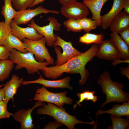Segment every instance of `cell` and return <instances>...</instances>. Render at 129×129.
<instances>
[{"label": "cell", "instance_id": "1", "mask_svg": "<svg viewBox=\"0 0 129 129\" xmlns=\"http://www.w3.org/2000/svg\"><path fill=\"white\" fill-rule=\"evenodd\" d=\"M98 47L97 44H92L87 51L70 59L63 65L59 66H47L41 71L45 77L52 79L60 77L64 73H79L81 78L79 83L82 85L85 83L89 75L88 70L85 68L86 66L96 56Z\"/></svg>", "mask_w": 129, "mask_h": 129}, {"label": "cell", "instance_id": "2", "mask_svg": "<svg viewBox=\"0 0 129 129\" xmlns=\"http://www.w3.org/2000/svg\"><path fill=\"white\" fill-rule=\"evenodd\" d=\"M97 83L101 86L102 92L106 94V101L101 105V108L108 103L129 102V93L123 91L124 85L122 82L113 81L108 71H104L100 75Z\"/></svg>", "mask_w": 129, "mask_h": 129}, {"label": "cell", "instance_id": "3", "mask_svg": "<svg viewBox=\"0 0 129 129\" xmlns=\"http://www.w3.org/2000/svg\"><path fill=\"white\" fill-rule=\"evenodd\" d=\"M38 115H46L53 117L55 120L65 125L69 129H75V125L85 124L94 125L95 122H85L78 120L76 116L67 113L63 107H58L53 103L47 102V104L43 103L37 110Z\"/></svg>", "mask_w": 129, "mask_h": 129}, {"label": "cell", "instance_id": "4", "mask_svg": "<svg viewBox=\"0 0 129 129\" xmlns=\"http://www.w3.org/2000/svg\"><path fill=\"white\" fill-rule=\"evenodd\" d=\"M9 59L16 64L15 67L16 70L24 68L28 74L32 75L35 73L39 74V70L41 71L44 67L49 65L46 61L40 62L37 61L33 54L29 52L23 53L15 49L11 51Z\"/></svg>", "mask_w": 129, "mask_h": 129}, {"label": "cell", "instance_id": "5", "mask_svg": "<svg viewBox=\"0 0 129 129\" xmlns=\"http://www.w3.org/2000/svg\"><path fill=\"white\" fill-rule=\"evenodd\" d=\"M56 38L53 46L57 55L55 66H59L65 63L69 59L81 54V52L75 48L70 41H66L56 34Z\"/></svg>", "mask_w": 129, "mask_h": 129}, {"label": "cell", "instance_id": "6", "mask_svg": "<svg viewBox=\"0 0 129 129\" xmlns=\"http://www.w3.org/2000/svg\"><path fill=\"white\" fill-rule=\"evenodd\" d=\"M22 42L25 44L26 50L35 55V58L37 61L43 62L45 60L49 64H54V59L51 56L46 46V41L44 37L37 40L25 38Z\"/></svg>", "mask_w": 129, "mask_h": 129}, {"label": "cell", "instance_id": "7", "mask_svg": "<svg viewBox=\"0 0 129 129\" xmlns=\"http://www.w3.org/2000/svg\"><path fill=\"white\" fill-rule=\"evenodd\" d=\"M67 93V91L57 93L51 92L43 86L36 90L33 100L54 103L58 107H62L65 104H72L73 100L66 96Z\"/></svg>", "mask_w": 129, "mask_h": 129}, {"label": "cell", "instance_id": "8", "mask_svg": "<svg viewBox=\"0 0 129 129\" xmlns=\"http://www.w3.org/2000/svg\"><path fill=\"white\" fill-rule=\"evenodd\" d=\"M47 21L49 22V24L43 27L38 25L32 19L31 21L30 24H28V25L34 28L38 34L43 35L46 40V44L48 46L51 47L53 46L54 43L56 40L54 31H58L60 30L61 24L53 17H49Z\"/></svg>", "mask_w": 129, "mask_h": 129}, {"label": "cell", "instance_id": "9", "mask_svg": "<svg viewBox=\"0 0 129 129\" xmlns=\"http://www.w3.org/2000/svg\"><path fill=\"white\" fill-rule=\"evenodd\" d=\"M60 12L59 11L57 10H48L40 5L34 9L29 8L17 11L16 16L12 21L18 25L26 24L34 17L38 15L49 13L59 14Z\"/></svg>", "mask_w": 129, "mask_h": 129}, {"label": "cell", "instance_id": "10", "mask_svg": "<svg viewBox=\"0 0 129 129\" xmlns=\"http://www.w3.org/2000/svg\"><path fill=\"white\" fill-rule=\"evenodd\" d=\"M61 13L68 19L78 20L86 17L89 12L87 6L82 2L77 1L63 5Z\"/></svg>", "mask_w": 129, "mask_h": 129}, {"label": "cell", "instance_id": "11", "mask_svg": "<svg viewBox=\"0 0 129 129\" xmlns=\"http://www.w3.org/2000/svg\"><path fill=\"white\" fill-rule=\"evenodd\" d=\"M43 103V102L37 101L32 108H29L26 110L22 109L13 114V119L21 124L20 129H32L35 128V124L32 123L31 113L33 109L41 106Z\"/></svg>", "mask_w": 129, "mask_h": 129}, {"label": "cell", "instance_id": "12", "mask_svg": "<svg viewBox=\"0 0 129 129\" xmlns=\"http://www.w3.org/2000/svg\"><path fill=\"white\" fill-rule=\"evenodd\" d=\"M10 25L11 28V34L22 42L25 38L33 40H37L43 37L42 35L38 34L37 30L32 27H22L12 20Z\"/></svg>", "mask_w": 129, "mask_h": 129}, {"label": "cell", "instance_id": "13", "mask_svg": "<svg viewBox=\"0 0 129 129\" xmlns=\"http://www.w3.org/2000/svg\"><path fill=\"white\" fill-rule=\"evenodd\" d=\"M38 79L31 81H23L21 83L23 85H27L31 84H38L43 85L45 87L54 88H67L72 90L73 87L70 85V82L71 78L67 76L63 79L57 80H49L44 79L40 73Z\"/></svg>", "mask_w": 129, "mask_h": 129}, {"label": "cell", "instance_id": "14", "mask_svg": "<svg viewBox=\"0 0 129 129\" xmlns=\"http://www.w3.org/2000/svg\"><path fill=\"white\" fill-rule=\"evenodd\" d=\"M96 56L100 59L110 61L121 58V56L111 43L110 39L103 41L99 44Z\"/></svg>", "mask_w": 129, "mask_h": 129}, {"label": "cell", "instance_id": "15", "mask_svg": "<svg viewBox=\"0 0 129 129\" xmlns=\"http://www.w3.org/2000/svg\"><path fill=\"white\" fill-rule=\"evenodd\" d=\"M125 0H113L112 7L107 14L101 16V26L103 30L109 27L114 18L124 9Z\"/></svg>", "mask_w": 129, "mask_h": 129}, {"label": "cell", "instance_id": "16", "mask_svg": "<svg viewBox=\"0 0 129 129\" xmlns=\"http://www.w3.org/2000/svg\"><path fill=\"white\" fill-rule=\"evenodd\" d=\"M23 81L22 78L19 77L16 74L13 75L11 79L7 81L3 88L5 95L4 100L6 103L12 99L14 102V96L16 94L18 88L21 86Z\"/></svg>", "mask_w": 129, "mask_h": 129}, {"label": "cell", "instance_id": "17", "mask_svg": "<svg viewBox=\"0 0 129 129\" xmlns=\"http://www.w3.org/2000/svg\"><path fill=\"white\" fill-rule=\"evenodd\" d=\"M108 0H83V3L91 11L92 19L95 21L98 27L101 26V12L104 4Z\"/></svg>", "mask_w": 129, "mask_h": 129}, {"label": "cell", "instance_id": "18", "mask_svg": "<svg viewBox=\"0 0 129 129\" xmlns=\"http://www.w3.org/2000/svg\"><path fill=\"white\" fill-rule=\"evenodd\" d=\"M111 43L120 54L121 58L124 60L129 59V47L117 32L110 34Z\"/></svg>", "mask_w": 129, "mask_h": 129}, {"label": "cell", "instance_id": "19", "mask_svg": "<svg viewBox=\"0 0 129 129\" xmlns=\"http://www.w3.org/2000/svg\"><path fill=\"white\" fill-rule=\"evenodd\" d=\"M129 27V14L124 11H121L113 19L109 27L112 32L118 33Z\"/></svg>", "mask_w": 129, "mask_h": 129}, {"label": "cell", "instance_id": "20", "mask_svg": "<svg viewBox=\"0 0 129 129\" xmlns=\"http://www.w3.org/2000/svg\"><path fill=\"white\" fill-rule=\"evenodd\" d=\"M122 104L119 105L118 103L113 106L112 108L106 111H102L101 109L97 110L96 113V116L98 115L108 113L117 117L126 116L129 118V102H122Z\"/></svg>", "mask_w": 129, "mask_h": 129}, {"label": "cell", "instance_id": "21", "mask_svg": "<svg viewBox=\"0 0 129 129\" xmlns=\"http://www.w3.org/2000/svg\"><path fill=\"white\" fill-rule=\"evenodd\" d=\"M3 45L6 47L10 52L13 49L23 53L28 52L26 49L25 44L23 42L11 33L7 36Z\"/></svg>", "mask_w": 129, "mask_h": 129}, {"label": "cell", "instance_id": "22", "mask_svg": "<svg viewBox=\"0 0 129 129\" xmlns=\"http://www.w3.org/2000/svg\"><path fill=\"white\" fill-rule=\"evenodd\" d=\"M17 12L12 6L11 0H4V5L2 7L1 13L4 17L5 23L10 25Z\"/></svg>", "mask_w": 129, "mask_h": 129}, {"label": "cell", "instance_id": "23", "mask_svg": "<svg viewBox=\"0 0 129 129\" xmlns=\"http://www.w3.org/2000/svg\"><path fill=\"white\" fill-rule=\"evenodd\" d=\"M14 64L9 59L0 60V81L3 82L8 78L14 67Z\"/></svg>", "mask_w": 129, "mask_h": 129}, {"label": "cell", "instance_id": "24", "mask_svg": "<svg viewBox=\"0 0 129 129\" xmlns=\"http://www.w3.org/2000/svg\"><path fill=\"white\" fill-rule=\"evenodd\" d=\"M104 36L102 33L95 34L86 32L80 38L79 42L87 44L93 43L99 45L103 41Z\"/></svg>", "mask_w": 129, "mask_h": 129}, {"label": "cell", "instance_id": "25", "mask_svg": "<svg viewBox=\"0 0 129 129\" xmlns=\"http://www.w3.org/2000/svg\"><path fill=\"white\" fill-rule=\"evenodd\" d=\"M111 119L112 125L109 126L108 129H128L129 128V118L124 119L111 115Z\"/></svg>", "mask_w": 129, "mask_h": 129}, {"label": "cell", "instance_id": "26", "mask_svg": "<svg viewBox=\"0 0 129 129\" xmlns=\"http://www.w3.org/2000/svg\"><path fill=\"white\" fill-rule=\"evenodd\" d=\"M95 91H90L86 90L84 91L78 93L77 96L79 98V101H77L76 104L74 106V108L77 105L80 107L81 105V103L85 100L87 101H91L95 103L98 100L97 97L94 94Z\"/></svg>", "mask_w": 129, "mask_h": 129}, {"label": "cell", "instance_id": "27", "mask_svg": "<svg viewBox=\"0 0 129 129\" xmlns=\"http://www.w3.org/2000/svg\"><path fill=\"white\" fill-rule=\"evenodd\" d=\"M80 24L82 30L86 32L95 29L97 27L96 21L86 17L77 20Z\"/></svg>", "mask_w": 129, "mask_h": 129}, {"label": "cell", "instance_id": "28", "mask_svg": "<svg viewBox=\"0 0 129 129\" xmlns=\"http://www.w3.org/2000/svg\"><path fill=\"white\" fill-rule=\"evenodd\" d=\"M63 24L67 29V32H81L82 30V28L77 20L68 19L64 22Z\"/></svg>", "mask_w": 129, "mask_h": 129}, {"label": "cell", "instance_id": "29", "mask_svg": "<svg viewBox=\"0 0 129 129\" xmlns=\"http://www.w3.org/2000/svg\"><path fill=\"white\" fill-rule=\"evenodd\" d=\"M35 0H11L14 8L18 11L26 9L31 7Z\"/></svg>", "mask_w": 129, "mask_h": 129}, {"label": "cell", "instance_id": "30", "mask_svg": "<svg viewBox=\"0 0 129 129\" xmlns=\"http://www.w3.org/2000/svg\"><path fill=\"white\" fill-rule=\"evenodd\" d=\"M11 28L5 22H0V46L3 45L7 37L11 33Z\"/></svg>", "mask_w": 129, "mask_h": 129}, {"label": "cell", "instance_id": "31", "mask_svg": "<svg viewBox=\"0 0 129 129\" xmlns=\"http://www.w3.org/2000/svg\"><path fill=\"white\" fill-rule=\"evenodd\" d=\"M7 103L4 100L0 102V119L9 118L13 115V113L9 112L7 110Z\"/></svg>", "mask_w": 129, "mask_h": 129}, {"label": "cell", "instance_id": "32", "mask_svg": "<svg viewBox=\"0 0 129 129\" xmlns=\"http://www.w3.org/2000/svg\"><path fill=\"white\" fill-rule=\"evenodd\" d=\"M118 33L120 35V37L129 46V27L120 31Z\"/></svg>", "mask_w": 129, "mask_h": 129}, {"label": "cell", "instance_id": "33", "mask_svg": "<svg viewBox=\"0 0 129 129\" xmlns=\"http://www.w3.org/2000/svg\"><path fill=\"white\" fill-rule=\"evenodd\" d=\"M10 53L6 47L3 45L0 46V60L9 59Z\"/></svg>", "mask_w": 129, "mask_h": 129}, {"label": "cell", "instance_id": "34", "mask_svg": "<svg viewBox=\"0 0 129 129\" xmlns=\"http://www.w3.org/2000/svg\"><path fill=\"white\" fill-rule=\"evenodd\" d=\"M63 124L55 120L54 122H51L46 124L43 128L44 129H56L62 126Z\"/></svg>", "mask_w": 129, "mask_h": 129}, {"label": "cell", "instance_id": "35", "mask_svg": "<svg viewBox=\"0 0 129 129\" xmlns=\"http://www.w3.org/2000/svg\"><path fill=\"white\" fill-rule=\"evenodd\" d=\"M120 73L121 75H124L129 79V66L125 67H121L120 69Z\"/></svg>", "mask_w": 129, "mask_h": 129}, {"label": "cell", "instance_id": "36", "mask_svg": "<svg viewBox=\"0 0 129 129\" xmlns=\"http://www.w3.org/2000/svg\"><path fill=\"white\" fill-rule=\"evenodd\" d=\"M129 59L122 60L120 58H119L114 59L112 64L113 65L115 66L118 64L122 63H129Z\"/></svg>", "mask_w": 129, "mask_h": 129}, {"label": "cell", "instance_id": "37", "mask_svg": "<svg viewBox=\"0 0 129 129\" xmlns=\"http://www.w3.org/2000/svg\"><path fill=\"white\" fill-rule=\"evenodd\" d=\"M62 5H67L77 1V0H58Z\"/></svg>", "mask_w": 129, "mask_h": 129}, {"label": "cell", "instance_id": "38", "mask_svg": "<svg viewBox=\"0 0 129 129\" xmlns=\"http://www.w3.org/2000/svg\"><path fill=\"white\" fill-rule=\"evenodd\" d=\"M124 9V11L129 14V0H125Z\"/></svg>", "mask_w": 129, "mask_h": 129}, {"label": "cell", "instance_id": "39", "mask_svg": "<svg viewBox=\"0 0 129 129\" xmlns=\"http://www.w3.org/2000/svg\"><path fill=\"white\" fill-rule=\"evenodd\" d=\"M5 97V94L3 88H0V102L4 100Z\"/></svg>", "mask_w": 129, "mask_h": 129}, {"label": "cell", "instance_id": "40", "mask_svg": "<svg viewBox=\"0 0 129 129\" xmlns=\"http://www.w3.org/2000/svg\"><path fill=\"white\" fill-rule=\"evenodd\" d=\"M45 0H35L34 2L31 6V7H34L35 5H38L40 3L43 2Z\"/></svg>", "mask_w": 129, "mask_h": 129}, {"label": "cell", "instance_id": "41", "mask_svg": "<svg viewBox=\"0 0 129 129\" xmlns=\"http://www.w3.org/2000/svg\"><path fill=\"white\" fill-rule=\"evenodd\" d=\"M4 85H5L4 84L0 85V88H1L3 86H4Z\"/></svg>", "mask_w": 129, "mask_h": 129}, {"label": "cell", "instance_id": "42", "mask_svg": "<svg viewBox=\"0 0 129 129\" xmlns=\"http://www.w3.org/2000/svg\"></svg>", "mask_w": 129, "mask_h": 129}]
</instances>
